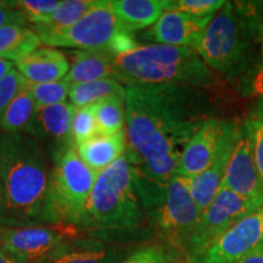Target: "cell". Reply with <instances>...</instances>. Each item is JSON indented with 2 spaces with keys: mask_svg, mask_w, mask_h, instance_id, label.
Returning a JSON list of instances; mask_svg holds the SVG:
<instances>
[{
  "mask_svg": "<svg viewBox=\"0 0 263 263\" xmlns=\"http://www.w3.org/2000/svg\"><path fill=\"white\" fill-rule=\"evenodd\" d=\"M126 156L143 205L159 207L186 143L213 118L202 89L184 85L126 87Z\"/></svg>",
  "mask_w": 263,
  "mask_h": 263,
  "instance_id": "cell-1",
  "label": "cell"
},
{
  "mask_svg": "<svg viewBox=\"0 0 263 263\" xmlns=\"http://www.w3.org/2000/svg\"><path fill=\"white\" fill-rule=\"evenodd\" d=\"M51 164L54 163L47 151L27 134H0V226H47L45 209Z\"/></svg>",
  "mask_w": 263,
  "mask_h": 263,
  "instance_id": "cell-2",
  "label": "cell"
},
{
  "mask_svg": "<svg viewBox=\"0 0 263 263\" xmlns=\"http://www.w3.org/2000/svg\"><path fill=\"white\" fill-rule=\"evenodd\" d=\"M114 80L126 87L184 85L203 88L216 78L195 49L163 44L138 45L129 52L112 55Z\"/></svg>",
  "mask_w": 263,
  "mask_h": 263,
  "instance_id": "cell-3",
  "label": "cell"
},
{
  "mask_svg": "<svg viewBox=\"0 0 263 263\" xmlns=\"http://www.w3.org/2000/svg\"><path fill=\"white\" fill-rule=\"evenodd\" d=\"M144 221L143 205L138 195L126 154L101 171L85 205L80 228L133 229Z\"/></svg>",
  "mask_w": 263,
  "mask_h": 263,
  "instance_id": "cell-4",
  "label": "cell"
},
{
  "mask_svg": "<svg viewBox=\"0 0 263 263\" xmlns=\"http://www.w3.org/2000/svg\"><path fill=\"white\" fill-rule=\"evenodd\" d=\"M252 43L234 3L226 2L210 20L195 50L210 68L238 81L251 65Z\"/></svg>",
  "mask_w": 263,
  "mask_h": 263,
  "instance_id": "cell-5",
  "label": "cell"
},
{
  "mask_svg": "<svg viewBox=\"0 0 263 263\" xmlns=\"http://www.w3.org/2000/svg\"><path fill=\"white\" fill-rule=\"evenodd\" d=\"M98 174L81 160L76 147H71L52 164L45 224L80 228Z\"/></svg>",
  "mask_w": 263,
  "mask_h": 263,
  "instance_id": "cell-6",
  "label": "cell"
},
{
  "mask_svg": "<svg viewBox=\"0 0 263 263\" xmlns=\"http://www.w3.org/2000/svg\"><path fill=\"white\" fill-rule=\"evenodd\" d=\"M150 215L166 245L182 256L185 255L189 239L201 215L190 192V179L176 174L167 186L163 200Z\"/></svg>",
  "mask_w": 263,
  "mask_h": 263,
  "instance_id": "cell-7",
  "label": "cell"
},
{
  "mask_svg": "<svg viewBox=\"0 0 263 263\" xmlns=\"http://www.w3.org/2000/svg\"><path fill=\"white\" fill-rule=\"evenodd\" d=\"M34 31L39 34L42 43L50 47L107 50L110 43L118 33L127 29L114 14L110 0H95L89 11L71 27L55 31Z\"/></svg>",
  "mask_w": 263,
  "mask_h": 263,
  "instance_id": "cell-8",
  "label": "cell"
},
{
  "mask_svg": "<svg viewBox=\"0 0 263 263\" xmlns=\"http://www.w3.org/2000/svg\"><path fill=\"white\" fill-rule=\"evenodd\" d=\"M256 207L258 206L221 185L215 199L201 212L190 236L184 255L186 262H195L227 229Z\"/></svg>",
  "mask_w": 263,
  "mask_h": 263,
  "instance_id": "cell-9",
  "label": "cell"
},
{
  "mask_svg": "<svg viewBox=\"0 0 263 263\" xmlns=\"http://www.w3.org/2000/svg\"><path fill=\"white\" fill-rule=\"evenodd\" d=\"M74 108L71 103L35 106L31 121L24 132L41 144L52 163L71 147H74L71 132Z\"/></svg>",
  "mask_w": 263,
  "mask_h": 263,
  "instance_id": "cell-10",
  "label": "cell"
},
{
  "mask_svg": "<svg viewBox=\"0 0 263 263\" xmlns=\"http://www.w3.org/2000/svg\"><path fill=\"white\" fill-rule=\"evenodd\" d=\"M263 242V205L240 218L194 263H233Z\"/></svg>",
  "mask_w": 263,
  "mask_h": 263,
  "instance_id": "cell-11",
  "label": "cell"
},
{
  "mask_svg": "<svg viewBox=\"0 0 263 263\" xmlns=\"http://www.w3.org/2000/svg\"><path fill=\"white\" fill-rule=\"evenodd\" d=\"M73 227L32 226L8 228L3 252L21 263H37L74 235Z\"/></svg>",
  "mask_w": 263,
  "mask_h": 263,
  "instance_id": "cell-12",
  "label": "cell"
},
{
  "mask_svg": "<svg viewBox=\"0 0 263 263\" xmlns=\"http://www.w3.org/2000/svg\"><path fill=\"white\" fill-rule=\"evenodd\" d=\"M222 185L256 206L263 205V188L255 167L251 140L245 120L239 121L234 147Z\"/></svg>",
  "mask_w": 263,
  "mask_h": 263,
  "instance_id": "cell-13",
  "label": "cell"
},
{
  "mask_svg": "<svg viewBox=\"0 0 263 263\" xmlns=\"http://www.w3.org/2000/svg\"><path fill=\"white\" fill-rule=\"evenodd\" d=\"M239 120H223V129L218 147L207 168L199 176L190 179V192L197 209L202 212L211 203L221 188L234 147Z\"/></svg>",
  "mask_w": 263,
  "mask_h": 263,
  "instance_id": "cell-14",
  "label": "cell"
},
{
  "mask_svg": "<svg viewBox=\"0 0 263 263\" xmlns=\"http://www.w3.org/2000/svg\"><path fill=\"white\" fill-rule=\"evenodd\" d=\"M212 17H195L178 11H164L147 32L157 44L195 49Z\"/></svg>",
  "mask_w": 263,
  "mask_h": 263,
  "instance_id": "cell-15",
  "label": "cell"
},
{
  "mask_svg": "<svg viewBox=\"0 0 263 263\" xmlns=\"http://www.w3.org/2000/svg\"><path fill=\"white\" fill-rule=\"evenodd\" d=\"M223 129V120L210 118L184 147L176 174L194 178L207 168L215 156Z\"/></svg>",
  "mask_w": 263,
  "mask_h": 263,
  "instance_id": "cell-16",
  "label": "cell"
},
{
  "mask_svg": "<svg viewBox=\"0 0 263 263\" xmlns=\"http://www.w3.org/2000/svg\"><path fill=\"white\" fill-rule=\"evenodd\" d=\"M122 250L97 240H66L37 263H117Z\"/></svg>",
  "mask_w": 263,
  "mask_h": 263,
  "instance_id": "cell-17",
  "label": "cell"
},
{
  "mask_svg": "<svg viewBox=\"0 0 263 263\" xmlns=\"http://www.w3.org/2000/svg\"><path fill=\"white\" fill-rule=\"evenodd\" d=\"M16 70L29 84L62 81L70 70L67 58L58 49L42 48L24 60L16 62Z\"/></svg>",
  "mask_w": 263,
  "mask_h": 263,
  "instance_id": "cell-18",
  "label": "cell"
},
{
  "mask_svg": "<svg viewBox=\"0 0 263 263\" xmlns=\"http://www.w3.org/2000/svg\"><path fill=\"white\" fill-rule=\"evenodd\" d=\"M126 149L127 138L124 129L112 136L98 134L76 146L81 160L98 173L120 159L126 153Z\"/></svg>",
  "mask_w": 263,
  "mask_h": 263,
  "instance_id": "cell-19",
  "label": "cell"
},
{
  "mask_svg": "<svg viewBox=\"0 0 263 263\" xmlns=\"http://www.w3.org/2000/svg\"><path fill=\"white\" fill-rule=\"evenodd\" d=\"M71 64L64 78L70 85L114 78L112 55L107 50H77L72 52Z\"/></svg>",
  "mask_w": 263,
  "mask_h": 263,
  "instance_id": "cell-20",
  "label": "cell"
},
{
  "mask_svg": "<svg viewBox=\"0 0 263 263\" xmlns=\"http://www.w3.org/2000/svg\"><path fill=\"white\" fill-rule=\"evenodd\" d=\"M114 14L127 31L146 28L163 14L166 0H110Z\"/></svg>",
  "mask_w": 263,
  "mask_h": 263,
  "instance_id": "cell-21",
  "label": "cell"
},
{
  "mask_svg": "<svg viewBox=\"0 0 263 263\" xmlns=\"http://www.w3.org/2000/svg\"><path fill=\"white\" fill-rule=\"evenodd\" d=\"M42 39L34 29L26 26H8L0 28V58L18 62L41 47Z\"/></svg>",
  "mask_w": 263,
  "mask_h": 263,
  "instance_id": "cell-22",
  "label": "cell"
},
{
  "mask_svg": "<svg viewBox=\"0 0 263 263\" xmlns=\"http://www.w3.org/2000/svg\"><path fill=\"white\" fill-rule=\"evenodd\" d=\"M35 110V101L33 98L31 85L25 80L17 94L6 107L0 120V129L3 133H24L26 127Z\"/></svg>",
  "mask_w": 263,
  "mask_h": 263,
  "instance_id": "cell-23",
  "label": "cell"
},
{
  "mask_svg": "<svg viewBox=\"0 0 263 263\" xmlns=\"http://www.w3.org/2000/svg\"><path fill=\"white\" fill-rule=\"evenodd\" d=\"M127 88L114 78L88 82V83L73 84L70 87L71 104L74 107H83L87 105L98 104L99 101L111 97L126 99Z\"/></svg>",
  "mask_w": 263,
  "mask_h": 263,
  "instance_id": "cell-24",
  "label": "cell"
},
{
  "mask_svg": "<svg viewBox=\"0 0 263 263\" xmlns=\"http://www.w3.org/2000/svg\"><path fill=\"white\" fill-rule=\"evenodd\" d=\"M124 98L111 97L95 104L98 134L112 136L124 129L126 124V104Z\"/></svg>",
  "mask_w": 263,
  "mask_h": 263,
  "instance_id": "cell-25",
  "label": "cell"
},
{
  "mask_svg": "<svg viewBox=\"0 0 263 263\" xmlns=\"http://www.w3.org/2000/svg\"><path fill=\"white\" fill-rule=\"evenodd\" d=\"M95 0H64L59 2L58 8L43 25L33 26L34 29H65L77 24L94 5Z\"/></svg>",
  "mask_w": 263,
  "mask_h": 263,
  "instance_id": "cell-26",
  "label": "cell"
},
{
  "mask_svg": "<svg viewBox=\"0 0 263 263\" xmlns=\"http://www.w3.org/2000/svg\"><path fill=\"white\" fill-rule=\"evenodd\" d=\"M245 123L249 128L255 167L263 188V100H258L254 105Z\"/></svg>",
  "mask_w": 263,
  "mask_h": 263,
  "instance_id": "cell-27",
  "label": "cell"
},
{
  "mask_svg": "<svg viewBox=\"0 0 263 263\" xmlns=\"http://www.w3.org/2000/svg\"><path fill=\"white\" fill-rule=\"evenodd\" d=\"M180 257L184 256L167 245L151 244L128 252L117 263H183Z\"/></svg>",
  "mask_w": 263,
  "mask_h": 263,
  "instance_id": "cell-28",
  "label": "cell"
},
{
  "mask_svg": "<svg viewBox=\"0 0 263 263\" xmlns=\"http://www.w3.org/2000/svg\"><path fill=\"white\" fill-rule=\"evenodd\" d=\"M71 132L74 147L89 140L90 138L98 136L95 104L74 108L73 116H72Z\"/></svg>",
  "mask_w": 263,
  "mask_h": 263,
  "instance_id": "cell-29",
  "label": "cell"
},
{
  "mask_svg": "<svg viewBox=\"0 0 263 263\" xmlns=\"http://www.w3.org/2000/svg\"><path fill=\"white\" fill-rule=\"evenodd\" d=\"M223 0H166V11H178L195 17H212L223 8Z\"/></svg>",
  "mask_w": 263,
  "mask_h": 263,
  "instance_id": "cell-30",
  "label": "cell"
},
{
  "mask_svg": "<svg viewBox=\"0 0 263 263\" xmlns=\"http://www.w3.org/2000/svg\"><path fill=\"white\" fill-rule=\"evenodd\" d=\"M239 91L244 98H256L263 100V44L258 57L238 80Z\"/></svg>",
  "mask_w": 263,
  "mask_h": 263,
  "instance_id": "cell-31",
  "label": "cell"
},
{
  "mask_svg": "<svg viewBox=\"0 0 263 263\" xmlns=\"http://www.w3.org/2000/svg\"><path fill=\"white\" fill-rule=\"evenodd\" d=\"M29 85H31L35 106H50V105L66 103L70 95L71 85L66 83L64 80L52 82V83Z\"/></svg>",
  "mask_w": 263,
  "mask_h": 263,
  "instance_id": "cell-32",
  "label": "cell"
},
{
  "mask_svg": "<svg viewBox=\"0 0 263 263\" xmlns=\"http://www.w3.org/2000/svg\"><path fill=\"white\" fill-rule=\"evenodd\" d=\"M255 43L263 44V2H234Z\"/></svg>",
  "mask_w": 263,
  "mask_h": 263,
  "instance_id": "cell-33",
  "label": "cell"
},
{
  "mask_svg": "<svg viewBox=\"0 0 263 263\" xmlns=\"http://www.w3.org/2000/svg\"><path fill=\"white\" fill-rule=\"evenodd\" d=\"M57 0H18L17 8L24 12L33 26L43 25L54 10L58 8Z\"/></svg>",
  "mask_w": 263,
  "mask_h": 263,
  "instance_id": "cell-34",
  "label": "cell"
},
{
  "mask_svg": "<svg viewBox=\"0 0 263 263\" xmlns=\"http://www.w3.org/2000/svg\"><path fill=\"white\" fill-rule=\"evenodd\" d=\"M24 82L25 78L20 74L16 68L6 74L3 80H0V120Z\"/></svg>",
  "mask_w": 263,
  "mask_h": 263,
  "instance_id": "cell-35",
  "label": "cell"
},
{
  "mask_svg": "<svg viewBox=\"0 0 263 263\" xmlns=\"http://www.w3.org/2000/svg\"><path fill=\"white\" fill-rule=\"evenodd\" d=\"M27 22V17L17 8V2H3L0 4V28L8 26H25Z\"/></svg>",
  "mask_w": 263,
  "mask_h": 263,
  "instance_id": "cell-36",
  "label": "cell"
},
{
  "mask_svg": "<svg viewBox=\"0 0 263 263\" xmlns=\"http://www.w3.org/2000/svg\"><path fill=\"white\" fill-rule=\"evenodd\" d=\"M138 45L139 44L137 43L134 35L132 34V32L122 31L112 39V42L108 45L107 51L111 55H114V57H116V55H122L134 50Z\"/></svg>",
  "mask_w": 263,
  "mask_h": 263,
  "instance_id": "cell-37",
  "label": "cell"
},
{
  "mask_svg": "<svg viewBox=\"0 0 263 263\" xmlns=\"http://www.w3.org/2000/svg\"><path fill=\"white\" fill-rule=\"evenodd\" d=\"M233 263H263V242L251 252H249L248 255H245L244 257Z\"/></svg>",
  "mask_w": 263,
  "mask_h": 263,
  "instance_id": "cell-38",
  "label": "cell"
},
{
  "mask_svg": "<svg viewBox=\"0 0 263 263\" xmlns=\"http://www.w3.org/2000/svg\"><path fill=\"white\" fill-rule=\"evenodd\" d=\"M14 68V62L4 60V59L0 58V80H3V78H4L6 74H9Z\"/></svg>",
  "mask_w": 263,
  "mask_h": 263,
  "instance_id": "cell-39",
  "label": "cell"
},
{
  "mask_svg": "<svg viewBox=\"0 0 263 263\" xmlns=\"http://www.w3.org/2000/svg\"><path fill=\"white\" fill-rule=\"evenodd\" d=\"M0 263H21V262L2 251L0 252Z\"/></svg>",
  "mask_w": 263,
  "mask_h": 263,
  "instance_id": "cell-40",
  "label": "cell"
},
{
  "mask_svg": "<svg viewBox=\"0 0 263 263\" xmlns=\"http://www.w3.org/2000/svg\"><path fill=\"white\" fill-rule=\"evenodd\" d=\"M9 227H4L0 226V252L3 250V241H4V236L6 234V230H8Z\"/></svg>",
  "mask_w": 263,
  "mask_h": 263,
  "instance_id": "cell-41",
  "label": "cell"
},
{
  "mask_svg": "<svg viewBox=\"0 0 263 263\" xmlns=\"http://www.w3.org/2000/svg\"><path fill=\"white\" fill-rule=\"evenodd\" d=\"M0 200H2V167H0Z\"/></svg>",
  "mask_w": 263,
  "mask_h": 263,
  "instance_id": "cell-42",
  "label": "cell"
}]
</instances>
